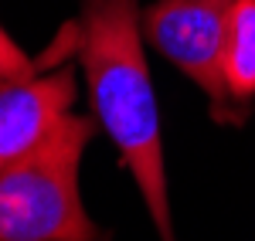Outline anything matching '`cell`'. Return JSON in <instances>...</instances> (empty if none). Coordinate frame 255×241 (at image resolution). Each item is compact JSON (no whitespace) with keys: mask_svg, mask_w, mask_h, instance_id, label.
Segmentation results:
<instances>
[{"mask_svg":"<svg viewBox=\"0 0 255 241\" xmlns=\"http://www.w3.org/2000/svg\"><path fill=\"white\" fill-rule=\"evenodd\" d=\"M75 44L99 129L113 140L123 166L133 173L160 241H174L160 109L143 51L139 0H82Z\"/></svg>","mask_w":255,"mask_h":241,"instance_id":"6da1fadb","label":"cell"},{"mask_svg":"<svg viewBox=\"0 0 255 241\" xmlns=\"http://www.w3.org/2000/svg\"><path fill=\"white\" fill-rule=\"evenodd\" d=\"M96 116H65L20 160L0 170V241H106L79 194Z\"/></svg>","mask_w":255,"mask_h":241,"instance_id":"7a4b0ae2","label":"cell"},{"mask_svg":"<svg viewBox=\"0 0 255 241\" xmlns=\"http://www.w3.org/2000/svg\"><path fill=\"white\" fill-rule=\"evenodd\" d=\"M235 0H157L143 10V38L208 95L215 122L238 126L252 109L228 95L225 44Z\"/></svg>","mask_w":255,"mask_h":241,"instance_id":"3957f363","label":"cell"},{"mask_svg":"<svg viewBox=\"0 0 255 241\" xmlns=\"http://www.w3.org/2000/svg\"><path fill=\"white\" fill-rule=\"evenodd\" d=\"M75 95V72L65 65L48 75L0 79V170L31 153L72 112Z\"/></svg>","mask_w":255,"mask_h":241,"instance_id":"277c9868","label":"cell"},{"mask_svg":"<svg viewBox=\"0 0 255 241\" xmlns=\"http://www.w3.org/2000/svg\"><path fill=\"white\" fill-rule=\"evenodd\" d=\"M225 81L228 95L252 109L255 99V0H235L228 44H225Z\"/></svg>","mask_w":255,"mask_h":241,"instance_id":"5b68a950","label":"cell"},{"mask_svg":"<svg viewBox=\"0 0 255 241\" xmlns=\"http://www.w3.org/2000/svg\"><path fill=\"white\" fill-rule=\"evenodd\" d=\"M27 75H38V61L24 55V48L0 27V79H27Z\"/></svg>","mask_w":255,"mask_h":241,"instance_id":"8992f818","label":"cell"}]
</instances>
